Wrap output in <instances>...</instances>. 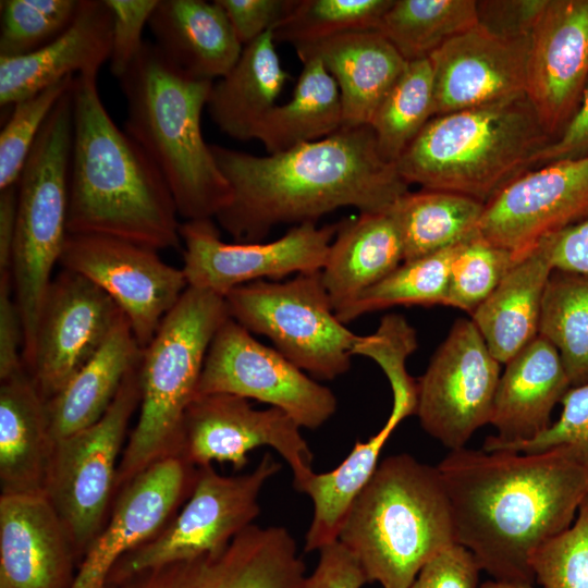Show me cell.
<instances>
[{"label":"cell","mask_w":588,"mask_h":588,"mask_svg":"<svg viewBox=\"0 0 588 588\" xmlns=\"http://www.w3.org/2000/svg\"><path fill=\"white\" fill-rule=\"evenodd\" d=\"M437 469L456 543L495 580L532 585V554L573 524L588 495V468L565 446L536 453L463 448Z\"/></svg>","instance_id":"6da1fadb"},{"label":"cell","mask_w":588,"mask_h":588,"mask_svg":"<svg viewBox=\"0 0 588 588\" xmlns=\"http://www.w3.org/2000/svg\"><path fill=\"white\" fill-rule=\"evenodd\" d=\"M210 148L232 191L216 219L238 243L261 242L279 224L316 223L342 207L385 211L409 191L380 154L370 125L343 126L267 156Z\"/></svg>","instance_id":"7a4b0ae2"},{"label":"cell","mask_w":588,"mask_h":588,"mask_svg":"<svg viewBox=\"0 0 588 588\" xmlns=\"http://www.w3.org/2000/svg\"><path fill=\"white\" fill-rule=\"evenodd\" d=\"M98 73L75 76L68 233L158 249L181 246L177 209L160 171L108 113Z\"/></svg>","instance_id":"3957f363"},{"label":"cell","mask_w":588,"mask_h":588,"mask_svg":"<svg viewBox=\"0 0 588 588\" xmlns=\"http://www.w3.org/2000/svg\"><path fill=\"white\" fill-rule=\"evenodd\" d=\"M119 81L126 100L123 130L162 174L179 216L216 218L232 191L200 127L213 82L183 74L148 41Z\"/></svg>","instance_id":"277c9868"},{"label":"cell","mask_w":588,"mask_h":588,"mask_svg":"<svg viewBox=\"0 0 588 588\" xmlns=\"http://www.w3.org/2000/svg\"><path fill=\"white\" fill-rule=\"evenodd\" d=\"M338 540L358 561L368 583L411 588L431 558L456 543L437 467L406 453L382 460L353 501Z\"/></svg>","instance_id":"5b68a950"},{"label":"cell","mask_w":588,"mask_h":588,"mask_svg":"<svg viewBox=\"0 0 588 588\" xmlns=\"http://www.w3.org/2000/svg\"><path fill=\"white\" fill-rule=\"evenodd\" d=\"M553 138L526 95L433 117L396 160L408 184L485 205Z\"/></svg>","instance_id":"8992f818"},{"label":"cell","mask_w":588,"mask_h":588,"mask_svg":"<svg viewBox=\"0 0 588 588\" xmlns=\"http://www.w3.org/2000/svg\"><path fill=\"white\" fill-rule=\"evenodd\" d=\"M228 317L224 297L187 286L143 350L139 416L119 462L113 501L152 464L181 456L186 409L197 395L210 343Z\"/></svg>","instance_id":"52a82bcc"},{"label":"cell","mask_w":588,"mask_h":588,"mask_svg":"<svg viewBox=\"0 0 588 588\" xmlns=\"http://www.w3.org/2000/svg\"><path fill=\"white\" fill-rule=\"evenodd\" d=\"M72 138L71 88L42 125L17 182L10 273L23 332L22 358L27 370L34 360L37 327L51 273L69 235Z\"/></svg>","instance_id":"ba28073f"},{"label":"cell","mask_w":588,"mask_h":588,"mask_svg":"<svg viewBox=\"0 0 588 588\" xmlns=\"http://www.w3.org/2000/svg\"><path fill=\"white\" fill-rule=\"evenodd\" d=\"M228 315L250 333L266 335L290 362L316 378L345 373L360 335L336 317L321 271L289 281L258 280L224 296Z\"/></svg>","instance_id":"9c48e42d"},{"label":"cell","mask_w":588,"mask_h":588,"mask_svg":"<svg viewBox=\"0 0 588 588\" xmlns=\"http://www.w3.org/2000/svg\"><path fill=\"white\" fill-rule=\"evenodd\" d=\"M139 364L126 375L98 421L54 441L44 494L61 519L79 563L111 512L126 430L142 400Z\"/></svg>","instance_id":"30bf717a"},{"label":"cell","mask_w":588,"mask_h":588,"mask_svg":"<svg viewBox=\"0 0 588 588\" xmlns=\"http://www.w3.org/2000/svg\"><path fill=\"white\" fill-rule=\"evenodd\" d=\"M280 469L281 464L270 453L264 454L252 471L238 476H222L212 464L198 467L194 490L180 511L155 538L121 558L107 584L224 550L260 514V492Z\"/></svg>","instance_id":"8fae6325"},{"label":"cell","mask_w":588,"mask_h":588,"mask_svg":"<svg viewBox=\"0 0 588 588\" xmlns=\"http://www.w3.org/2000/svg\"><path fill=\"white\" fill-rule=\"evenodd\" d=\"M234 394L285 412L301 428L317 429L338 408L332 391L309 378L275 348L228 317L208 348L197 395Z\"/></svg>","instance_id":"7c38bea8"},{"label":"cell","mask_w":588,"mask_h":588,"mask_svg":"<svg viewBox=\"0 0 588 588\" xmlns=\"http://www.w3.org/2000/svg\"><path fill=\"white\" fill-rule=\"evenodd\" d=\"M339 225L308 222L272 242L225 243L212 219L185 220L180 236L187 286L224 297L240 285L265 278L321 271Z\"/></svg>","instance_id":"4fadbf2b"},{"label":"cell","mask_w":588,"mask_h":588,"mask_svg":"<svg viewBox=\"0 0 588 588\" xmlns=\"http://www.w3.org/2000/svg\"><path fill=\"white\" fill-rule=\"evenodd\" d=\"M500 363L471 319H457L417 382L422 429L453 450L490 424Z\"/></svg>","instance_id":"5bb4252c"},{"label":"cell","mask_w":588,"mask_h":588,"mask_svg":"<svg viewBox=\"0 0 588 588\" xmlns=\"http://www.w3.org/2000/svg\"><path fill=\"white\" fill-rule=\"evenodd\" d=\"M59 264L117 303L143 350L187 289L183 270L156 249L109 236L69 234Z\"/></svg>","instance_id":"9a60e30c"},{"label":"cell","mask_w":588,"mask_h":588,"mask_svg":"<svg viewBox=\"0 0 588 588\" xmlns=\"http://www.w3.org/2000/svg\"><path fill=\"white\" fill-rule=\"evenodd\" d=\"M260 446H270L287 463L294 488L314 471L301 427L282 409H255L247 399L228 393L196 395L187 407L181 456L192 465L228 463L241 470L247 454Z\"/></svg>","instance_id":"2e32d148"},{"label":"cell","mask_w":588,"mask_h":588,"mask_svg":"<svg viewBox=\"0 0 588 588\" xmlns=\"http://www.w3.org/2000/svg\"><path fill=\"white\" fill-rule=\"evenodd\" d=\"M588 218V155L530 169L486 205L478 234L518 257Z\"/></svg>","instance_id":"e0dca14e"},{"label":"cell","mask_w":588,"mask_h":588,"mask_svg":"<svg viewBox=\"0 0 588 588\" xmlns=\"http://www.w3.org/2000/svg\"><path fill=\"white\" fill-rule=\"evenodd\" d=\"M123 311L98 285L62 269L41 307L32 377L41 397H53L97 353Z\"/></svg>","instance_id":"ac0fdd59"},{"label":"cell","mask_w":588,"mask_h":588,"mask_svg":"<svg viewBox=\"0 0 588 588\" xmlns=\"http://www.w3.org/2000/svg\"><path fill=\"white\" fill-rule=\"evenodd\" d=\"M305 573L286 528L253 524L220 552L144 569L106 588H303Z\"/></svg>","instance_id":"d6986e66"},{"label":"cell","mask_w":588,"mask_h":588,"mask_svg":"<svg viewBox=\"0 0 588 588\" xmlns=\"http://www.w3.org/2000/svg\"><path fill=\"white\" fill-rule=\"evenodd\" d=\"M197 473L198 467L173 456L152 464L127 483L84 554L72 588H106L118 561L155 538L180 511L194 490Z\"/></svg>","instance_id":"ffe728a7"},{"label":"cell","mask_w":588,"mask_h":588,"mask_svg":"<svg viewBox=\"0 0 588 588\" xmlns=\"http://www.w3.org/2000/svg\"><path fill=\"white\" fill-rule=\"evenodd\" d=\"M587 83L588 0H547L530 34L526 96L553 139L577 110Z\"/></svg>","instance_id":"44dd1931"},{"label":"cell","mask_w":588,"mask_h":588,"mask_svg":"<svg viewBox=\"0 0 588 588\" xmlns=\"http://www.w3.org/2000/svg\"><path fill=\"white\" fill-rule=\"evenodd\" d=\"M529 44L479 24L443 44L429 56L434 117L526 95Z\"/></svg>","instance_id":"7402d4cb"},{"label":"cell","mask_w":588,"mask_h":588,"mask_svg":"<svg viewBox=\"0 0 588 588\" xmlns=\"http://www.w3.org/2000/svg\"><path fill=\"white\" fill-rule=\"evenodd\" d=\"M78 565L45 494L0 495V588H72Z\"/></svg>","instance_id":"603a6c76"},{"label":"cell","mask_w":588,"mask_h":588,"mask_svg":"<svg viewBox=\"0 0 588 588\" xmlns=\"http://www.w3.org/2000/svg\"><path fill=\"white\" fill-rule=\"evenodd\" d=\"M112 13L106 0H79L71 25L40 49L0 58V105L13 106L53 83L84 73H98L109 61Z\"/></svg>","instance_id":"cb8c5ba5"},{"label":"cell","mask_w":588,"mask_h":588,"mask_svg":"<svg viewBox=\"0 0 588 588\" xmlns=\"http://www.w3.org/2000/svg\"><path fill=\"white\" fill-rule=\"evenodd\" d=\"M572 388L556 348L537 335L505 364L490 424L499 443L534 439L552 424L551 413Z\"/></svg>","instance_id":"d4e9b609"},{"label":"cell","mask_w":588,"mask_h":588,"mask_svg":"<svg viewBox=\"0 0 588 588\" xmlns=\"http://www.w3.org/2000/svg\"><path fill=\"white\" fill-rule=\"evenodd\" d=\"M302 61L317 58L341 95L343 126L369 125L407 62L377 29L358 30L294 48Z\"/></svg>","instance_id":"484cf974"},{"label":"cell","mask_w":588,"mask_h":588,"mask_svg":"<svg viewBox=\"0 0 588 588\" xmlns=\"http://www.w3.org/2000/svg\"><path fill=\"white\" fill-rule=\"evenodd\" d=\"M148 26L163 57L195 79L225 76L243 51L216 0H159Z\"/></svg>","instance_id":"4316f807"},{"label":"cell","mask_w":588,"mask_h":588,"mask_svg":"<svg viewBox=\"0 0 588 588\" xmlns=\"http://www.w3.org/2000/svg\"><path fill=\"white\" fill-rule=\"evenodd\" d=\"M0 381V495L44 494L54 445L46 401L25 367Z\"/></svg>","instance_id":"83f0119b"},{"label":"cell","mask_w":588,"mask_h":588,"mask_svg":"<svg viewBox=\"0 0 588 588\" xmlns=\"http://www.w3.org/2000/svg\"><path fill=\"white\" fill-rule=\"evenodd\" d=\"M404 261L403 241L390 209L359 212L340 222L321 278L334 313Z\"/></svg>","instance_id":"f1b7e54d"},{"label":"cell","mask_w":588,"mask_h":588,"mask_svg":"<svg viewBox=\"0 0 588 588\" xmlns=\"http://www.w3.org/2000/svg\"><path fill=\"white\" fill-rule=\"evenodd\" d=\"M552 270L549 248L542 240L470 315L500 364L505 365L538 335L542 296Z\"/></svg>","instance_id":"f546056e"},{"label":"cell","mask_w":588,"mask_h":588,"mask_svg":"<svg viewBox=\"0 0 588 588\" xmlns=\"http://www.w3.org/2000/svg\"><path fill=\"white\" fill-rule=\"evenodd\" d=\"M142 355L143 348L123 313L97 353L46 402L53 440L98 421Z\"/></svg>","instance_id":"4dcf8cb0"},{"label":"cell","mask_w":588,"mask_h":588,"mask_svg":"<svg viewBox=\"0 0 588 588\" xmlns=\"http://www.w3.org/2000/svg\"><path fill=\"white\" fill-rule=\"evenodd\" d=\"M272 30L243 47L223 77L213 82L207 109L212 122L238 140L256 139L257 131L289 79Z\"/></svg>","instance_id":"1f68e13d"},{"label":"cell","mask_w":588,"mask_h":588,"mask_svg":"<svg viewBox=\"0 0 588 588\" xmlns=\"http://www.w3.org/2000/svg\"><path fill=\"white\" fill-rule=\"evenodd\" d=\"M302 63L291 98L277 105L257 131L256 139L267 154L326 138L343 127L342 100L334 78L317 58Z\"/></svg>","instance_id":"d6a6232c"},{"label":"cell","mask_w":588,"mask_h":588,"mask_svg":"<svg viewBox=\"0 0 588 588\" xmlns=\"http://www.w3.org/2000/svg\"><path fill=\"white\" fill-rule=\"evenodd\" d=\"M483 209V203L456 193L408 191L390 208L401 232L404 261L476 236Z\"/></svg>","instance_id":"836d02e7"},{"label":"cell","mask_w":588,"mask_h":588,"mask_svg":"<svg viewBox=\"0 0 588 588\" xmlns=\"http://www.w3.org/2000/svg\"><path fill=\"white\" fill-rule=\"evenodd\" d=\"M478 24L475 0H393L377 30L406 62L429 56Z\"/></svg>","instance_id":"e575fe53"},{"label":"cell","mask_w":588,"mask_h":588,"mask_svg":"<svg viewBox=\"0 0 588 588\" xmlns=\"http://www.w3.org/2000/svg\"><path fill=\"white\" fill-rule=\"evenodd\" d=\"M538 335L559 352L572 387L588 382V275L552 270L542 296Z\"/></svg>","instance_id":"d590c367"},{"label":"cell","mask_w":588,"mask_h":588,"mask_svg":"<svg viewBox=\"0 0 588 588\" xmlns=\"http://www.w3.org/2000/svg\"><path fill=\"white\" fill-rule=\"evenodd\" d=\"M465 242L403 261L389 275L336 310V317L347 323L367 313L399 305H445L450 268Z\"/></svg>","instance_id":"8d00e7d4"},{"label":"cell","mask_w":588,"mask_h":588,"mask_svg":"<svg viewBox=\"0 0 588 588\" xmlns=\"http://www.w3.org/2000/svg\"><path fill=\"white\" fill-rule=\"evenodd\" d=\"M433 117L434 85L430 60L407 62L369 124L382 157L395 163Z\"/></svg>","instance_id":"74e56055"},{"label":"cell","mask_w":588,"mask_h":588,"mask_svg":"<svg viewBox=\"0 0 588 588\" xmlns=\"http://www.w3.org/2000/svg\"><path fill=\"white\" fill-rule=\"evenodd\" d=\"M393 0H296L272 30L275 42L294 48L346 33L377 29Z\"/></svg>","instance_id":"f35d334b"},{"label":"cell","mask_w":588,"mask_h":588,"mask_svg":"<svg viewBox=\"0 0 588 588\" xmlns=\"http://www.w3.org/2000/svg\"><path fill=\"white\" fill-rule=\"evenodd\" d=\"M79 0H2L0 58L32 53L61 35L74 20Z\"/></svg>","instance_id":"ab89813d"},{"label":"cell","mask_w":588,"mask_h":588,"mask_svg":"<svg viewBox=\"0 0 588 588\" xmlns=\"http://www.w3.org/2000/svg\"><path fill=\"white\" fill-rule=\"evenodd\" d=\"M520 258L479 234L466 241L450 268L445 305L471 315Z\"/></svg>","instance_id":"60d3db41"},{"label":"cell","mask_w":588,"mask_h":588,"mask_svg":"<svg viewBox=\"0 0 588 588\" xmlns=\"http://www.w3.org/2000/svg\"><path fill=\"white\" fill-rule=\"evenodd\" d=\"M74 79L73 75L66 76L13 105L0 133V189L17 184L42 125Z\"/></svg>","instance_id":"b9f144b4"},{"label":"cell","mask_w":588,"mask_h":588,"mask_svg":"<svg viewBox=\"0 0 588 588\" xmlns=\"http://www.w3.org/2000/svg\"><path fill=\"white\" fill-rule=\"evenodd\" d=\"M530 566L541 588H588V495L573 524L535 551Z\"/></svg>","instance_id":"7bdbcfd3"},{"label":"cell","mask_w":588,"mask_h":588,"mask_svg":"<svg viewBox=\"0 0 588 588\" xmlns=\"http://www.w3.org/2000/svg\"><path fill=\"white\" fill-rule=\"evenodd\" d=\"M559 419L531 440L516 443H499L486 438L485 451L536 453L555 446H565L588 468V382L572 387L561 401Z\"/></svg>","instance_id":"ee69618b"},{"label":"cell","mask_w":588,"mask_h":588,"mask_svg":"<svg viewBox=\"0 0 588 588\" xmlns=\"http://www.w3.org/2000/svg\"><path fill=\"white\" fill-rule=\"evenodd\" d=\"M159 0H106L112 13L110 71L120 79L143 49L142 34Z\"/></svg>","instance_id":"f6af8a7d"},{"label":"cell","mask_w":588,"mask_h":588,"mask_svg":"<svg viewBox=\"0 0 588 588\" xmlns=\"http://www.w3.org/2000/svg\"><path fill=\"white\" fill-rule=\"evenodd\" d=\"M480 571L473 553L453 543L422 566L411 588H478Z\"/></svg>","instance_id":"bcb514c9"},{"label":"cell","mask_w":588,"mask_h":588,"mask_svg":"<svg viewBox=\"0 0 588 588\" xmlns=\"http://www.w3.org/2000/svg\"><path fill=\"white\" fill-rule=\"evenodd\" d=\"M225 12L243 47L286 17L296 0H216Z\"/></svg>","instance_id":"7dc6e473"},{"label":"cell","mask_w":588,"mask_h":588,"mask_svg":"<svg viewBox=\"0 0 588 588\" xmlns=\"http://www.w3.org/2000/svg\"><path fill=\"white\" fill-rule=\"evenodd\" d=\"M547 0L477 1L478 24L504 37L530 36Z\"/></svg>","instance_id":"c3c4849f"},{"label":"cell","mask_w":588,"mask_h":588,"mask_svg":"<svg viewBox=\"0 0 588 588\" xmlns=\"http://www.w3.org/2000/svg\"><path fill=\"white\" fill-rule=\"evenodd\" d=\"M367 583L358 561L338 540L319 550L318 563L303 588H362Z\"/></svg>","instance_id":"681fc988"},{"label":"cell","mask_w":588,"mask_h":588,"mask_svg":"<svg viewBox=\"0 0 588 588\" xmlns=\"http://www.w3.org/2000/svg\"><path fill=\"white\" fill-rule=\"evenodd\" d=\"M23 332L14 299L11 273L0 274V380L25 367L22 358Z\"/></svg>","instance_id":"f907efd6"},{"label":"cell","mask_w":588,"mask_h":588,"mask_svg":"<svg viewBox=\"0 0 588 588\" xmlns=\"http://www.w3.org/2000/svg\"><path fill=\"white\" fill-rule=\"evenodd\" d=\"M587 155L588 83L577 110L562 132L535 155L532 167H540L559 160L580 158Z\"/></svg>","instance_id":"816d5d0a"},{"label":"cell","mask_w":588,"mask_h":588,"mask_svg":"<svg viewBox=\"0 0 588 588\" xmlns=\"http://www.w3.org/2000/svg\"><path fill=\"white\" fill-rule=\"evenodd\" d=\"M544 240L553 269L588 275V218Z\"/></svg>","instance_id":"f5cc1de1"},{"label":"cell","mask_w":588,"mask_h":588,"mask_svg":"<svg viewBox=\"0 0 588 588\" xmlns=\"http://www.w3.org/2000/svg\"><path fill=\"white\" fill-rule=\"evenodd\" d=\"M17 184L0 189V274L10 272L16 231Z\"/></svg>","instance_id":"db71d44e"},{"label":"cell","mask_w":588,"mask_h":588,"mask_svg":"<svg viewBox=\"0 0 588 588\" xmlns=\"http://www.w3.org/2000/svg\"><path fill=\"white\" fill-rule=\"evenodd\" d=\"M480 588H535L531 584L493 580L487 581Z\"/></svg>","instance_id":"11a10c76"}]
</instances>
